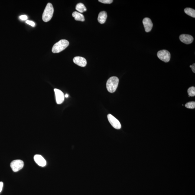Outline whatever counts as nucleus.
Masks as SVG:
<instances>
[{"mask_svg": "<svg viewBox=\"0 0 195 195\" xmlns=\"http://www.w3.org/2000/svg\"><path fill=\"white\" fill-rule=\"evenodd\" d=\"M119 79L116 76L111 77L108 79L106 83V87L108 92L113 93L118 88Z\"/></svg>", "mask_w": 195, "mask_h": 195, "instance_id": "1", "label": "nucleus"}, {"mask_svg": "<svg viewBox=\"0 0 195 195\" xmlns=\"http://www.w3.org/2000/svg\"><path fill=\"white\" fill-rule=\"evenodd\" d=\"M54 12V9L53 5L51 3L47 4L44 10L42 15V20L45 22L50 21L51 20Z\"/></svg>", "mask_w": 195, "mask_h": 195, "instance_id": "2", "label": "nucleus"}, {"mask_svg": "<svg viewBox=\"0 0 195 195\" xmlns=\"http://www.w3.org/2000/svg\"><path fill=\"white\" fill-rule=\"evenodd\" d=\"M69 42L67 40H62L54 44L52 49L53 53H60L65 50L69 46Z\"/></svg>", "mask_w": 195, "mask_h": 195, "instance_id": "3", "label": "nucleus"}, {"mask_svg": "<svg viewBox=\"0 0 195 195\" xmlns=\"http://www.w3.org/2000/svg\"><path fill=\"white\" fill-rule=\"evenodd\" d=\"M157 56L160 60L166 63L170 61V52L166 50H162L159 51L157 53Z\"/></svg>", "mask_w": 195, "mask_h": 195, "instance_id": "4", "label": "nucleus"}, {"mask_svg": "<svg viewBox=\"0 0 195 195\" xmlns=\"http://www.w3.org/2000/svg\"><path fill=\"white\" fill-rule=\"evenodd\" d=\"M24 162L20 160H16L12 161L11 167L13 171L17 172L21 170L24 167Z\"/></svg>", "mask_w": 195, "mask_h": 195, "instance_id": "5", "label": "nucleus"}, {"mask_svg": "<svg viewBox=\"0 0 195 195\" xmlns=\"http://www.w3.org/2000/svg\"><path fill=\"white\" fill-rule=\"evenodd\" d=\"M107 118L108 121L114 128L119 129L121 128L120 123L118 120L111 114H108Z\"/></svg>", "mask_w": 195, "mask_h": 195, "instance_id": "6", "label": "nucleus"}, {"mask_svg": "<svg viewBox=\"0 0 195 195\" xmlns=\"http://www.w3.org/2000/svg\"><path fill=\"white\" fill-rule=\"evenodd\" d=\"M55 95L56 103L57 104H61L64 101L65 95L63 92L60 90L57 89H54Z\"/></svg>", "mask_w": 195, "mask_h": 195, "instance_id": "7", "label": "nucleus"}, {"mask_svg": "<svg viewBox=\"0 0 195 195\" xmlns=\"http://www.w3.org/2000/svg\"><path fill=\"white\" fill-rule=\"evenodd\" d=\"M142 22L146 32H148L151 31L153 27V24L151 20L149 18L146 17L143 19Z\"/></svg>", "mask_w": 195, "mask_h": 195, "instance_id": "8", "label": "nucleus"}, {"mask_svg": "<svg viewBox=\"0 0 195 195\" xmlns=\"http://www.w3.org/2000/svg\"><path fill=\"white\" fill-rule=\"evenodd\" d=\"M179 39L182 42L186 44H190L193 42L194 38L192 36L189 34L181 35Z\"/></svg>", "mask_w": 195, "mask_h": 195, "instance_id": "9", "label": "nucleus"}, {"mask_svg": "<svg viewBox=\"0 0 195 195\" xmlns=\"http://www.w3.org/2000/svg\"><path fill=\"white\" fill-rule=\"evenodd\" d=\"M73 61L76 64L81 67H85L87 64L86 59L81 56H76L73 59Z\"/></svg>", "mask_w": 195, "mask_h": 195, "instance_id": "10", "label": "nucleus"}, {"mask_svg": "<svg viewBox=\"0 0 195 195\" xmlns=\"http://www.w3.org/2000/svg\"><path fill=\"white\" fill-rule=\"evenodd\" d=\"M34 160L41 167H44L46 165V162L45 159L40 155H36L34 157Z\"/></svg>", "mask_w": 195, "mask_h": 195, "instance_id": "11", "label": "nucleus"}, {"mask_svg": "<svg viewBox=\"0 0 195 195\" xmlns=\"http://www.w3.org/2000/svg\"><path fill=\"white\" fill-rule=\"evenodd\" d=\"M107 17V15L106 12L105 11L101 12L98 15V22L101 24H103L106 21Z\"/></svg>", "mask_w": 195, "mask_h": 195, "instance_id": "12", "label": "nucleus"}, {"mask_svg": "<svg viewBox=\"0 0 195 195\" xmlns=\"http://www.w3.org/2000/svg\"><path fill=\"white\" fill-rule=\"evenodd\" d=\"M72 16L74 17L75 20L77 21H85V18L83 14L78 12L75 11L72 14Z\"/></svg>", "mask_w": 195, "mask_h": 195, "instance_id": "13", "label": "nucleus"}, {"mask_svg": "<svg viewBox=\"0 0 195 195\" xmlns=\"http://www.w3.org/2000/svg\"><path fill=\"white\" fill-rule=\"evenodd\" d=\"M76 9L79 12L82 13L86 11V8L84 5L82 3H79L77 4Z\"/></svg>", "mask_w": 195, "mask_h": 195, "instance_id": "14", "label": "nucleus"}, {"mask_svg": "<svg viewBox=\"0 0 195 195\" xmlns=\"http://www.w3.org/2000/svg\"><path fill=\"white\" fill-rule=\"evenodd\" d=\"M185 13L190 16L195 17V10L193 9L190 8H186L184 9Z\"/></svg>", "mask_w": 195, "mask_h": 195, "instance_id": "15", "label": "nucleus"}, {"mask_svg": "<svg viewBox=\"0 0 195 195\" xmlns=\"http://www.w3.org/2000/svg\"><path fill=\"white\" fill-rule=\"evenodd\" d=\"M188 94L189 95V97L194 96L195 95V87L192 86L189 88L187 90Z\"/></svg>", "mask_w": 195, "mask_h": 195, "instance_id": "16", "label": "nucleus"}, {"mask_svg": "<svg viewBox=\"0 0 195 195\" xmlns=\"http://www.w3.org/2000/svg\"><path fill=\"white\" fill-rule=\"evenodd\" d=\"M185 106L189 109H194L195 108V102H188L185 105Z\"/></svg>", "mask_w": 195, "mask_h": 195, "instance_id": "17", "label": "nucleus"}, {"mask_svg": "<svg viewBox=\"0 0 195 195\" xmlns=\"http://www.w3.org/2000/svg\"><path fill=\"white\" fill-rule=\"evenodd\" d=\"M98 1L104 4H110L112 3L113 1L112 0H99Z\"/></svg>", "mask_w": 195, "mask_h": 195, "instance_id": "18", "label": "nucleus"}, {"mask_svg": "<svg viewBox=\"0 0 195 195\" xmlns=\"http://www.w3.org/2000/svg\"><path fill=\"white\" fill-rule=\"evenodd\" d=\"M26 23H27V24L29 25H31L32 27H34L35 25V24L34 22L31 21H29V20H27V21H26Z\"/></svg>", "mask_w": 195, "mask_h": 195, "instance_id": "19", "label": "nucleus"}, {"mask_svg": "<svg viewBox=\"0 0 195 195\" xmlns=\"http://www.w3.org/2000/svg\"><path fill=\"white\" fill-rule=\"evenodd\" d=\"M20 18L23 20H26L27 19V17L26 15H21L20 16Z\"/></svg>", "mask_w": 195, "mask_h": 195, "instance_id": "20", "label": "nucleus"}, {"mask_svg": "<svg viewBox=\"0 0 195 195\" xmlns=\"http://www.w3.org/2000/svg\"><path fill=\"white\" fill-rule=\"evenodd\" d=\"M3 186V183L2 182H0V193L2 190Z\"/></svg>", "mask_w": 195, "mask_h": 195, "instance_id": "21", "label": "nucleus"}, {"mask_svg": "<svg viewBox=\"0 0 195 195\" xmlns=\"http://www.w3.org/2000/svg\"><path fill=\"white\" fill-rule=\"evenodd\" d=\"M194 73H195V64L194 63L192 65L191 67Z\"/></svg>", "mask_w": 195, "mask_h": 195, "instance_id": "22", "label": "nucleus"}, {"mask_svg": "<svg viewBox=\"0 0 195 195\" xmlns=\"http://www.w3.org/2000/svg\"><path fill=\"white\" fill-rule=\"evenodd\" d=\"M68 96H69V95H68V94H66L65 95V97L66 98H68Z\"/></svg>", "mask_w": 195, "mask_h": 195, "instance_id": "23", "label": "nucleus"}]
</instances>
